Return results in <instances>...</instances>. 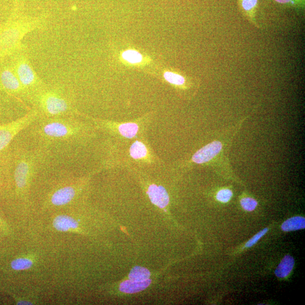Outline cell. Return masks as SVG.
I'll return each instance as SVG.
<instances>
[{
    "instance_id": "cell-1",
    "label": "cell",
    "mask_w": 305,
    "mask_h": 305,
    "mask_svg": "<svg viewBox=\"0 0 305 305\" xmlns=\"http://www.w3.org/2000/svg\"><path fill=\"white\" fill-rule=\"evenodd\" d=\"M37 122L34 135L44 146L71 143L80 131V126L70 119L44 118Z\"/></svg>"
},
{
    "instance_id": "cell-2",
    "label": "cell",
    "mask_w": 305,
    "mask_h": 305,
    "mask_svg": "<svg viewBox=\"0 0 305 305\" xmlns=\"http://www.w3.org/2000/svg\"><path fill=\"white\" fill-rule=\"evenodd\" d=\"M38 116V112H34L23 117L0 124V158L12 144L16 137L35 123L39 119Z\"/></svg>"
},
{
    "instance_id": "cell-3",
    "label": "cell",
    "mask_w": 305,
    "mask_h": 305,
    "mask_svg": "<svg viewBox=\"0 0 305 305\" xmlns=\"http://www.w3.org/2000/svg\"><path fill=\"white\" fill-rule=\"evenodd\" d=\"M39 104L44 118L61 117L71 112L67 100L54 92H46L41 95Z\"/></svg>"
},
{
    "instance_id": "cell-4",
    "label": "cell",
    "mask_w": 305,
    "mask_h": 305,
    "mask_svg": "<svg viewBox=\"0 0 305 305\" xmlns=\"http://www.w3.org/2000/svg\"><path fill=\"white\" fill-rule=\"evenodd\" d=\"M24 90L15 72L8 67L2 68L0 71V90L6 95L15 96Z\"/></svg>"
},
{
    "instance_id": "cell-5",
    "label": "cell",
    "mask_w": 305,
    "mask_h": 305,
    "mask_svg": "<svg viewBox=\"0 0 305 305\" xmlns=\"http://www.w3.org/2000/svg\"><path fill=\"white\" fill-rule=\"evenodd\" d=\"M223 144L221 142L214 141L205 146L194 154L193 162L203 164L209 162L221 152Z\"/></svg>"
},
{
    "instance_id": "cell-6",
    "label": "cell",
    "mask_w": 305,
    "mask_h": 305,
    "mask_svg": "<svg viewBox=\"0 0 305 305\" xmlns=\"http://www.w3.org/2000/svg\"><path fill=\"white\" fill-rule=\"evenodd\" d=\"M15 73L24 88L32 87L36 83V75L26 62H19L16 64Z\"/></svg>"
},
{
    "instance_id": "cell-7",
    "label": "cell",
    "mask_w": 305,
    "mask_h": 305,
    "mask_svg": "<svg viewBox=\"0 0 305 305\" xmlns=\"http://www.w3.org/2000/svg\"><path fill=\"white\" fill-rule=\"evenodd\" d=\"M77 193V188L74 186H66L58 188L51 194L50 203L56 207L67 205L74 199Z\"/></svg>"
},
{
    "instance_id": "cell-8",
    "label": "cell",
    "mask_w": 305,
    "mask_h": 305,
    "mask_svg": "<svg viewBox=\"0 0 305 305\" xmlns=\"http://www.w3.org/2000/svg\"><path fill=\"white\" fill-rule=\"evenodd\" d=\"M148 194L152 203L160 208H165L169 203V194L162 186L151 185L148 188Z\"/></svg>"
},
{
    "instance_id": "cell-9",
    "label": "cell",
    "mask_w": 305,
    "mask_h": 305,
    "mask_svg": "<svg viewBox=\"0 0 305 305\" xmlns=\"http://www.w3.org/2000/svg\"><path fill=\"white\" fill-rule=\"evenodd\" d=\"M152 281L149 279L143 282H136L131 280H126L119 286V290L122 292L128 294H133L141 292L148 287Z\"/></svg>"
},
{
    "instance_id": "cell-10",
    "label": "cell",
    "mask_w": 305,
    "mask_h": 305,
    "mask_svg": "<svg viewBox=\"0 0 305 305\" xmlns=\"http://www.w3.org/2000/svg\"><path fill=\"white\" fill-rule=\"evenodd\" d=\"M53 225L58 231L68 232L77 229L79 224L73 218L61 215L54 219Z\"/></svg>"
},
{
    "instance_id": "cell-11",
    "label": "cell",
    "mask_w": 305,
    "mask_h": 305,
    "mask_svg": "<svg viewBox=\"0 0 305 305\" xmlns=\"http://www.w3.org/2000/svg\"><path fill=\"white\" fill-rule=\"evenodd\" d=\"M294 265V260L292 257L287 255L281 261L275 270V275L280 278H284L289 275Z\"/></svg>"
},
{
    "instance_id": "cell-12",
    "label": "cell",
    "mask_w": 305,
    "mask_h": 305,
    "mask_svg": "<svg viewBox=\"0 0 305 305\" xmlns=\"http://www.w3.org/2000/svg\"><path fill=\"white\" fill-rule=\"evenodd\" d=\"M305 227V219L301 217L289 218L284 222L282 225L284 231L289 232L299 230Z\"/></svg>"
},
{
    "instance_id": "cell-13",
    "label": "cell",
    "mask_w": 305,
    "mask_h": 305,
    "mask_svg": "<svg viewBox=\"0 0 305 305\" xmlns=\"http://www.w3.org/2000/svg\"><path fill=\"white\" fill-rule=\"evenodd\" d=\"M150 273L145 267L136 266L133 267L128 275L129 280L136 282H143L149 279Z\"/></svg>"
},
{
    "instance_id": "cell-14",
    "label": "cell",
    "mask_w": 305,
    "mask_h": 305,
    "mask_svg": "<svg viewBox=\"0 0 305 305\" xmlns=\"http://www.w3.org/2000/svg\"><path fill=\"white\" fill-rule=\"evenodd\" d=\"M139 130L138 125L134 123H127L118 127V131L126 138L131 139L135 137Z\"/></svg>"
},
{
    "instance_id": "cell-15",
    "label": "cell",
    "mask_w": 305,
    "mask_h": 305,
    "mask_svg": "<svg viewBox=\"0 0 305 305\" xmlns=\"http://www.w3.org/2000/svg\"><path fill=\"white\" fill-rule=\"evenodd\" d=\"M130 155L134 159H142L146 157L147 149L142 142L136 141L130 148Z\"/></svg>"
},
{
    "instance_id": "cell-16",
    "label": "cell",
    "mask_w": 305,
    "mask_h": 305,
    "mask_svg": "<svg viewBox=\"0 0 305 305\" xmlns=\"http://www.w3.org/2000/svg\"><path fill=\"white\" fill-rule=\"evenodd\" d=\"M33 265V260L28 258L16 259L11 263L12 268L16 271H23L32 268Z\"/></svg>"
},
{
    "instance_id": "cell-17",
    "label": "cell",
    "mask_w": 305,
    "mask_h": 305,
    "mask_svg": "<svg viewBox=\"0 0 305 305\" xmlns=\"http://www.w3.org/2000/svg\"><path fill=\"white\" fill-rule=\"evenodd\" d=\"M122 58L128 63L136 64L141 63L143 56L139 51L133 49H128L124 51L122 54Z\"/></svg>"
},
{
    "instance_id": "cell-18",
    "label": "cell",
    "mask_w": 305,
    "mask_h": 305,
    "mask_svg": "<svg viewBox=\"0 0 305 305\" xmlns=\"http://www.w3.org/2000/svg\"><path fill=\"white\" fill-rule=\"evenodd\" d=\"M163 77L167 81L174 85H181L185 83V79L183 77L173 72L166 71L163 74Z\"/></svg>"
},
{
    "instance_id": "cell-19",
    "label": "cell",
    "mask_w": 305,
    "mask_h": 305,
    "mask_svg": "<svg viewBox=\"0 0 305 305\" xmlns=\"http://www.w3.org/2000/svg\"><path fill=\"white\" fill-rule=\"evenodd\" d=\"M241 207L244 210L252 211L255 210L258 203L253 198L246 197L242 198L241 201Z\"/></svg>"
},
{
    "instance_id": "cell-20",
    "label": "cell",
    "mask_w": 305,
    "mask_h": 305,
    "mask_svg": "<svg viewBox=\"0 0 305 305\" xmlns=\"http://www.w3.org/2000/svg\"><path fill=\"white\" fill-rule=\"evenodd\" d=\"M232 194V192L231 190L224 189L219 191L216 197L218 201L226 203L231 200Z\"/></svg>"
},
{
    "instance_id": "cell-21",
    "label": "cell",
    "mask_w": 305,
    "mask_h": 305,
    "mask_svg": "<svg viewBox=\"0 0 305 305\" xmlns=\"http://www.w3.org/2000/svg\"><path fill=\"white\" fill-rule=\"evenodd\" d=\"M268 230H269V229L267 228H266L263 229L262 231H260L259 233H258V234H256L255 236H253V237L251 240H250L249 241L246 242V244L245 245L246 247L250 248V247H251V246L256 244V243L258 242V241H259V240L260 238H262L263 236L265 235L267 232H268Z\"/></svg>"
},
{
    "instance_id": "cell-22",
    "label": "cell",
    "mask_w": 305,
    "mask_h": 305,
    "mask_svg": "<svg viewBox=\"0 0 305 305\" xmlns=\"http://www.w3.org/2000/svg\"><path fill=\"white\" fill-rule=\"evenodd\" d=\"M258 0H243L242 5L246 10H250L257 5Z\"/></svg>"
},
{
    "instance_id": "cell-23",
    "label": "cell",
    "mask_w": 305,
    "mask_h": 305,
    "mask_svg": "<svg viewBox=\"0 0 305 305\" xmlns=\"http://www.w3.org/2000/svg\"><path fill=\"white\" fill-rule=\"evenodd\" d=\"M2 109L1 107H0V124H2V123H5L8 122L5 120L6 115L3 112Z\"/></svg>"
},
{
    "instance_id": "cell-24",
    "label": "cell",
    "mask_w": 305,
    "mask_h": 305,
    "mask_svg": "<svg viewBox=\"0 0 305 305\" xmlns=\"http://www.w3.org/2000/svg\"><path fill=\"white\" fill-rule=\"evenodd\" d=\"M275 1L281 3H286L290 2L292 0H275Z\"/></svg>"
}]
</instances>
